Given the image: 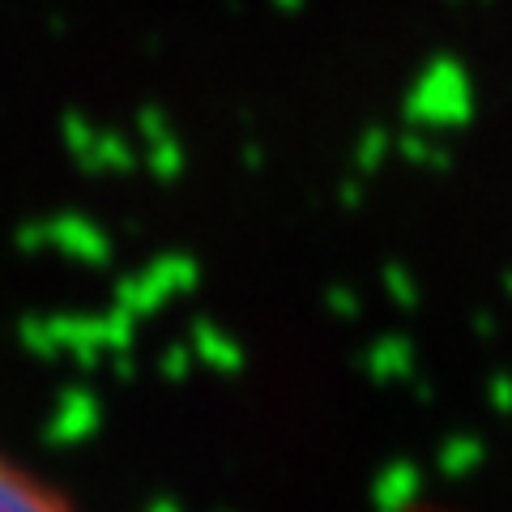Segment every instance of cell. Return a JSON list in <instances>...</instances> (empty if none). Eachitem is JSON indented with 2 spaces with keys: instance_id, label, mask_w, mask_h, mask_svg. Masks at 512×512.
<instances>
[{
  "instance_id": "1",
  "label": "cell",
  "mask_w": 512,
  "mask_h": 512,
  "mask_svg": "<svg viewBox=\"0 0 512 512\" xmlns=\"http://www.w3.org/2000/svg\"><path fill=\"white\" fill-rule=\"evenodd\" d=\"M0 512H82L64 487L0 444Z\"/></svg>"
}]
</instances>
